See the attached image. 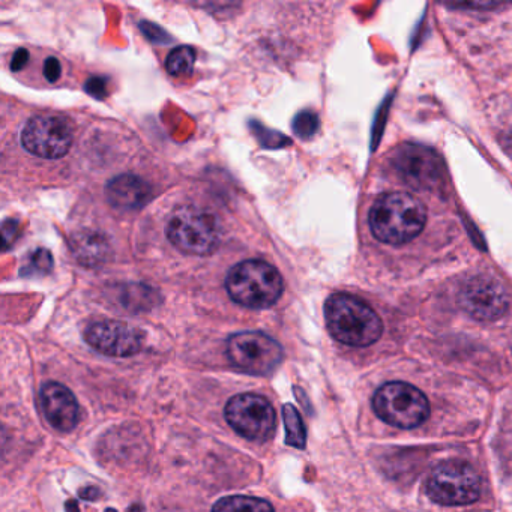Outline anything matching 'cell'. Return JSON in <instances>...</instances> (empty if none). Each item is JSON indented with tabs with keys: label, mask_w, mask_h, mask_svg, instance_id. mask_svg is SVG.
Segmentation results:
<instances>
[{
	"label": "cell",
	"mask_w": 512,
	"mask_h": 512,
	"mask_svg": "<svg viewBox=\"0 0 512 512\" xmlns=\"http://www.w3.org/2000/svg\"><path fill=\"white\" fill-rule=\"evenodd\" d=\"M85 340L92 349L112 358H130L143 347V335L136 328L116 320H100L86 328Z\"/></svg>",
	"instance_id": "7c38bea8"
},
{
	"label": "cell",
	"mask_w": 512,
	"mask_h": 512,
	"mask_svg": "<svg viewBox=\"0 0 512 512\" xmlns=\"http://www.w3.org/2000/svg\"><path fill=\"white\" fill-rule=\"evenodd\" d=\"M61 74V62H59L58 59L49 58L46 62H44V77H46L47 82H58V80L61 79Z\"/></svg>",
	"instance_id": "cb8c5ba5"
},
{
	"label": "cell",
	"mask_w": 512,
	"mask_h": 512,
	"mask_svg": "<svg viewBox=\"0 0 512 512\" xmlns=\"http://www.w3.org/2000/svg\"><path fill=\"white\" fill-rule=\"evenodd\" d=\"M392 169L413 190L433 191L442 185L443 164L433 149L403 145L392 155Z\"/></svg>",
	"instance_id": "9c48e42d"
},
{
	"label": "cell",
	"mask_w": 512,
	"mask_h": 512,
	"mask_svg": "<svg viewBox=\"0 0 512 512\" xmlns=\"http://www.w3.org/2000/svg\"><path fill=\"white\" fill-rule=\"evenodd\" d=\"M53 266V257L50 254V251L37 250L34 254H32L31 259H29L28 265L23 269L22 274L25 275H44L47 272L52 271Z\"/></svg>",
	"instance_id": "44dd1931"
},
{
	"label": "cell",
	"mask_w": 512,
	"mask_h": 512,
	"mask_svg": "<svg viewBox=\"0 0 512 512\" xmlns=\"http://www.w3.org/2000/svg\"><path fill=\"white\" fill-rule=\"evenodd\" d=\"M251 130H253L254 136L257 137V140L265 148L277 149L290 145V140L286 136L278 133V131L268 130V128L260 125L259 122H251Z\"/></svg>",
	"instance_id": "ffe728a7"
},
{
	"label": "cell",
	"mask_w": 512,
	"mask_h": 512,
	"mask_svg": "<svg viewBox=\"0 0 512 512\" xmlns=\"http://www.w3.org/2000/svg\"><path fill=\"white\" fill-rule=\"evenodd\" d=\"M85 89L91 97L103 100L107 97V80L104 77H91L86 82Z\"/></svg>",
	"instance_id": "603a6c76"
},
{
	"label": "cell",
	"mask_w": 512,
	"mask_h": 512,
	"mask_svg": "<svg viewBox=\"0 0 512 512\" xmlns=\"http://www.w3.org/2000/svg\"><path fill=\"white\" fill-rule=\"evenodd\" d=\"M167 236L182 253L206 256L214 253L220 245V221L208 209L182 206L170 218Z\"/></svg>",
	"instance_id": "277c9868"
},
{
	"label": "cell",
	"mask_w": 512,
	"mask_h": 512,
	"mask_svg": "<svg viewBox=\"0 0 512 512\" xmlns=\"http://www.w3.org/2000/svg\"><path fill=\"white\" fill-rule=\"evenodd\" d=\"M283 421L286 425V443L293 448L304 449L307 445V430L301 413L293 404H284Z\"/></svg>",
	"instance_id": "e0dca14e"
},
{
	"label": "cell",
	"mask_w": 512,
	"mask_h": 512,
	"mask_svg": "<svg viewBox=\"0 0 512 512\" xmlns=\"http://www.w3.org/2000/svg\"><path fill=\"white\" fill-rule=\"evenodd\" d=\"M74 256L83 265H97L107 257V242L98 233L83 232L73 241Z\"/></svg>",
	"instance_id": "9a60e30c"
},
{
	"label": "cell",
	"mask_w": 512,
	"mask_h": 512,
	"mask_svg": "<svg viewBox=\"0 0 512 512\" xmlns=\"http://www.w3.org/2000/svg\"><path fill=\"white\" fill-rule=\"evenodd\" d=\"M425 491L442 506L470 505L481 496V478L466 461L449 460L431 472Z\"/></svg>",
	"instance_id": "8992f818"
},
{
	"label": "cell",
	"mask_w": 512,
	"mask_h": 512,
	"mask_svg": "<svg viewBox=\"0 0 512 512\" xmlns=\"http://www.w3.org/2000/svg\"><path fill=\"white\" fill-rule=\"evenodd\" d=\"M227 424L244 439L265 443L274 436L277 413L268 398L253 392L238 394L227 401L224 409Z\"/></svg>",
	"instance_id": "ba28073f"
},
{
	"label": "cell",
	"mask_w": 512,
	"mask_h": 512,
	"mask_svg": "<svg viewBox=\"0 0 512 512\" xmlns=\"http://www.w3.org/2000/svg\"><path fill=\"white\" fill-rule=\"evenodd\" d=\"M226 289L236 304L263 310L277 304L283 295L284 281L274 266L265 260L251 259L230 269Z\"/></svg>",
	"instance_id": "3957f363"
},
{
	"label": "cell",
	"mask_w": 512,
	"mask_h": 512,
	"mask_svg": "<svg viewBox=\"0 0 512 512\" xmlns=\"http://www.w3.org/2000/svg\"><path fill=\"white\" fill-rule=\"evenodd\" d=\"M140 29L154 43L164 44L170 41L169 35L160 26L154 25V23L142 22L140 23Z\"/></svg>",
	"instance_id": "7402d4cb"
},
{
	"label": "cell",
	"mask_w": 512,
	"mask_h": 512,
	"mask_svg": "<svg viewBox=\"0 0 512 512\" xmlns=\"http://www.w3.org/2000/svg\"><path fill=\"white\" fill-rule=\"evenodd\" d=\"M106 196L110 205L119 211H136L152 197V188L139 176L121 175L107 184Z\"/></svg>",
	"instance_id": "5bb4252c"
},
{
	"label": "cell",
	"mask_w": 512,
	"mask_h": 512,
	"mask_svg": "<svg viewBox=\"0 0 512 512\" xmlns=\"http://www.w3.org/2000/svg\"><path fill=\"white\" fill-rule=\"evenodd\" d=\"M211 512H275L272 503L260 497L227 496L212 506Z\"/></svg>",
	"instance_id": "2e32d148"
},
{
	"label": "cell",
	"mask_w": 512,
	"mask_h": 512,
	"mask_svg": "<svg viewBox=\"0 0 512 512\" xmlns=\"http://www.w3.org/2000/svg\"><path fill=\"white\" fill-rule=\"evenodd\" d=\"M227 358L250 376H269L283 361V347L265 332H236L227 340Z\"/></svg>",
	"instance_id": "52a82bcc"
},
{
	"label": "cell",
	"mask_w": 512,
	"mask_h": 512,
	"mask_svg": "<svg viewBox=\"0 0 512 512\" xmlns=\"http://www.w3.org/2000/svg\"><path fill=\"white\" fill-rule=\"evenodd\" d=\"M106 512H116V509L110 508V509H107Z\"/></svg>",
	"instance_id": "4316f807"
},
{
	"label": "cell",
	"mask_w": 512,
	"mask_h": 512,
	"mask_svg": "<svg viewBox=\"0 0 512 512\" xmlns=\"http://www.w3.org/2000/svg\"><path fill=\"white\" fill-rule=\"evenodd\" d=\"M41 406L47 421L55 430L68 433L79 424L80 407L73 391L59 382H47L41 386Z\"/></svg>",
	"instance_id": "4fadbf2b"
},
{
	"label": "cell",
	"mask_w": 512,
	"mask_h": 512,
	"mask_svg": "<svg viewBox=\"0 0 512 512\" xmlns=\"http://www.w3.org/2000/svg\"><path fill=\"white\" fill-rule=\"evenodd\" d=\"M458 305L464 313L479 322H493L508 311L509 296L496 278L475 275L461 286Z\"/></svg>",
	"instance_id": "8fae6325"
},
{
	"label": "cell",
	"mask_w": 512,
	"mask_h": 512,
	"mask_svg": "<svg viewBox=\"0 0 512 512\" xmlns=\"http://www.w3.org/2000/svg\"><path fill=\"white\" fill-rule=\"evenodd\" d=\"M29 52L26 49H19L16 53H14L13 59H11V71L14 73H20L23 68L26 67L29 61Z\"/></svg>",
	"instance_id": "d4e9b609"
},
{
	"label": "cell",
	"mask_w": 512,
	"mask_h": 512,
	"mask_svg": "<svg viewBox=\"0 0 512 512\" xmlns=\"http://www.w3.org/2000/svg\"><path fill=\"white\" fill-rule=\"evenodd\" d=\"M194 64H196V50L193 47H176L167 56L166 70L173 77L188 76L193 73Z\"/></svg>",
	"instance_id": "ac0fdd59"
},
{
	"label": "cell",
	"mask_w": 512,
	"mask_h": 512,
	"mask_svg": "<svg viewBox=\"0 0 512 512\" xmlns=\"http://www.w3.org/2000/svg\"><path fill=\"white\" fill-rule=\"evenodd\" d=\"M26 151L47 160L65 157L73 146V130L67 119L58 115L34 116L22 131Z\"/></svg>",
	"instance_id": "30bf717a"
},
{
	"label": "cell",
	"mask_w": 512,
	"mask_h": 512,
	"mask_svg": "<svg viewBox=\"0 0 512 512\" xmlns=\"http://www.w3.org/2000/svg\"><path fill=\"white\" fill-rule=\"evenodd\" d=\"M319 127V116L311 112V110H304V112L298 113L295 119H293V133L304 140L311 139L319 131Z\"/></svg>",
	"instance_id": "d6986e66"
},
{
	"label": "cell",
	"mask_w": 512,
	"mask_h": 512,
	"mask_svg": "<svg viewBox=\"0 0 512 512\" xmlns=\"http://www.w3.org/2000/svg\"><path fill=\"white\" fill-rule=\"evenodd\" d=\"M425 223L427 211L412 194H385L370 211L371 232L383 244H406L424 230Z\"/></svg>",
	"instance_id": "7a4b0ae2"
},
{
	"label": "cell",
	"mask_w": 512,
	"mask_h": 512,
	"mask_svg": "<svg viewBox=\"0 0 512 512\" xmlns=\"http://www.w3.org/2000/svg\"><path fill=\"white\" fill-rule=\"evenodd\" d=\"M373 409L386 424L406 430L424 424L430 415L427 397L406 382H389L377 389Z\"/></svg>",
	"instance_id": "5b68a950"
},
{
	"label": "cell",
	"mask_w": 512,
	"mask_h": 512,
	"mask_svg": "<svg viewBox=\"0 0 512 512\" xmlns=\"http://www.w3.org/2000/svg\"><path fill=\"white\" fill-rule=\"evenodd\" d=\"M329 334L352 347H367L382 337L383 323L379 314L358 296L335 293L325 304Z\"/></svg>",
	"instance_id": "6da1fadb"
},
{
	"label": "cell",
	"mask_w": 512,
	"mask_h": 512,
	"mask_svg": "<svg viewBox=\"0 0 512 512\" xmlns=\"http://www.w3.org/2000/svg\"><path fill=\"white\" fill-rule=\"evenodd\" d=\"M80 496L85 497L88 500H95L98 496H100V491L97 488L89 487L86 488L85 491H80Z\"/></svg>",
	"instance_id": "484cf974"
}]
</instances>
